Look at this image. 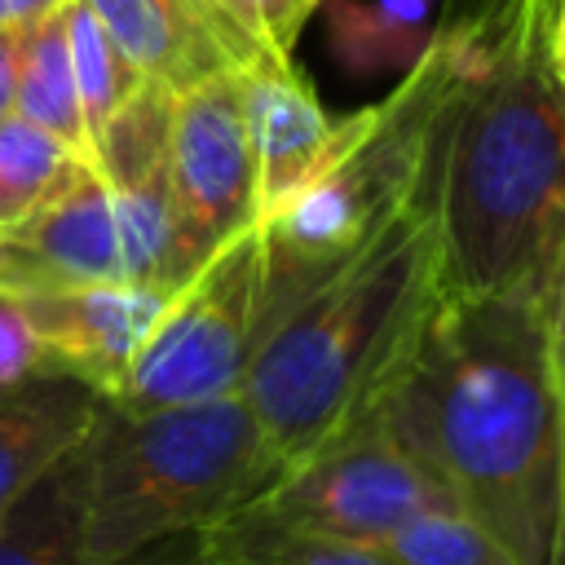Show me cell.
Returning <instances> with one entry per match:
<instances>
[{
	"label": "cell",
	"instance_id": "obj_17",
	"mask_svg": "<svg viewBox=\"0 0 565 565\" xmlns=\"http://www.w3.org/2000/svg\"><path fill=\"white\" fill-rule=\"evenodd\" d=\"M172 124V93L159 84H141L97 132L88 168L110 185H146L163 172Z\"/></svg>",
	"mask_w": 565,
	"mask_h": 565
},
{
	"label": "cell",
	"instance_id": "obj_15",
	"mask_svg": "<svg viewBox=\"0 0 565 565\" xmlns=\"http://www.w3.org/2000/svg\"><path fill=\"white\" fill-rule=\"evenodd\" d=\"M26 124L62 141L75 159L88 163V128L79 115L75 71H71V44H66V18H40L35 26H22L18 49V106Z\"/></svg>",
	"mask_w": 565,
	"mask_h": 565
},
{
	"label": "cell",
	"instance_id": "obj_5",
	"mask_svg": "<svg viewBox=\"0 0 565 565\" xmlns=\"http://www.w3.org/2000/svg\"><path fill=\"white\" fill-rule=\"evenodd\" d=\"M274 477L278 459L243 393L159 411L106 402L84 437L88 565L194 543Z\"/></svg>",
	"mask_w": 565,
	"mask_h": 565
},
{
	"label": "cell",
	"instance_id": "obj_13",
	"mask_svg": "<svg viewBox=\"0 0 565 565\" xmlns=\"http://www.w3.org/2000/svg\"><path fill=\"white\" fill-rule=\"evenodd\" d=\"M124 62L172 97L221 71H238L243 57L199 0H84Z\"/></svg>",
	"mask_w": 565,
	"mask_h": 565
},
{
	"label": "cell",
	"instance_id": "obj_11",
	"mask_svg": "<svg viewBox=\"0 0 565 565\" xmlns=\"http://www.w3.org/2000/svg\"><path fill=\"white\" fill-rule=\"evenodd\" d=\"M238 84L256 163V216L269 221L291 203V194L327 154L335 115H327V106L318 102L313 84L296 62L256 57L238 66Z\"/></svg>",
	"mask_w": 565,
	"mask_h": 565
},
{
	"label": "cell",
	"instance_id": "obj_12",
	"mask_svg": "<svg viewBox=\"0 0 565 565\" xmlns=\"http://www.w3.org/2000/svg\"><path fill=\"white\" fill-rule=\"evenodd\" d=\"M106 402L93 384L57 371L0 384V512L93 433Z\"/></svg>",
	"mask_w": 565,
	"mask_h": 565
},
{
	"label": "cell",
	"instance_id": "obj_18",
	"mask_svg": "<svg viewBox=\"0 0 565 565\" xmlns=\"http://www.w3.org/2000/svg\"><path fill=\"white\" fill-rule=\"evenodd\" d=\"M66 18V44H71V71H75V93H79V115L88 128V159H93V141L97 132L110 124V115L146 84L124 53L115 49V40L102 31L97 13L84 0H71L62 9Z\"/></svg>",
	"mask_w": 565,
	"mask_h": 565
},
{
	"label": "cell",
	"instance_id": "obj_7",
	"mask_svg": "<svg viewBox=\"0 0 565 565\" xmlns=\"http://www.w3.org/2000/svg\"><path fill=\"white\" fill-rule=\"evenodd\" d=\"M203 260L177 221L163 172L124 190L79 168L35 221L0 238V296L35 300L93 287L177 291Z\"/></svg>",
	"mask_w": 565,
	"mask_h": 565
},
{
	"label": "cell",
	"instance_id": "obj_10",
	"mask_svg": "<svg viewBox=\"0 0 565 565\" xmlns=\"http://www.w3.org/2000/svg\"><path fill=\"white\" fill-rule=\"evenodd\" d=\"M163 296L168 291L93 287V291H62V296H35L13 305L31 331L40 371L75 375L93 384L102 397H115L124 388V375Z\"/></svg>",
	"mask_w": 565,
	"mask_h": 565
},
{
	"label": "cell",
	"instance_id": "obj_16",
	"mask_svg": "<svg viewBox=\"0 0 565 565\" xmlns=\"http://www.w3.org/2000/svg\"><path fill=\"white\" fill-rule=\"evenodd\" d=\"M79 168L88 163L75 159L62 141L40 132L22 115H9L0 124V238L35 221L75 181Z\"/></svg>",
	"mask_w": 565,
	"mask_h": 565
},
{
	"label": "cell",
	"instance_id": "obj_3",
	"mask_svg": "<svg viewBox=\"0 0 565 565\" xmlns=\"http://www.w3.org/2000/svg\"><path fill=\"white\" fill-rule=\"evenodd\" d=\"M441 300V230L428 199L269 327L243 397L278 472L388 411Z\"/></svg>",
	"mask_w": 565,
	"mask_h": 565
},
{
	"label": "cell",
	"instance_id": "obj_22",
	"mask_svg": "<svg viewBox=\"0 0 565 565\" xmlns=\"http://www.w3.org/2000/svg\"><path fill=\"white\" fill-rule=\"evenodd\" d=\"M539 322H543V353H547V375H552V397L561 415V455H565V238L539 282Z\"/></svg>",
	"mask_w": 565,
	"mask_h": 565
},
{
	"label": "cell",
	"instance_id": "obj_4",
	"mask_svg": "<svg viewBox=\"0 0 565 565\" xmlns=\"http://www.w3.org/2000/svg\"><path fill=\"white\" fill-rule=\"evenodd\" d=\"M463 75L468 22L459 18L424 40L388 97L335 115L331 146L309 181L260 221L269 234V327L411 207L437 199L446 119Z\"/></svg>",
	"mask_w": 565,
	"mask_h": 565
},
{
	"label": "cell",
	"instance_id": "obj_25",
	"mask_svg": "<svg viewBox=\"0 0 565 565\" xmlns=\"http://www.w3.org/2000/svg\"><path fill=\"white\" fill-rule=\"evenodd\" d=\"M71 0H0V31H22L35 26L40 18L62 13Z\"/></svg>",
	"mask_w": 565,
	"mask_h": 565
},
{
	"label": "cell",
	"instance_id": "obj_23",
	"mask_svg": "<svg viewBox=\"0 0 565 565\" xmlns=\"http://www.w3.org/2000/svg\"><path fill=\"white\" fill-rule=\"evenodd\" d=\"M26 371H40L35 366V344H31V331L18 313L13 300L0 296V384L26 375Z\"/></svg>",
	"mask_w": 565,
	"mask_h": 565
},
{
	"label": "cell",
	"instance_id": "obj_27",
	"mask_svg": "<svg viewBox=\"0 0 565 565\" xmlns=\"http://www.w3.org/2000/svg\"><path fill=\"white\" fill-rule=\"evenodd\" d=\"M561 552H565V503H561ZM561 552H556V561H561Z\"/></svg>",
	"mask_w": 565,
	"mask_h": 565
},
{
	"label": "cell",
	"instance_id": "obj_14",
	"mask_svg": "<svg viewBox=\"0 0 565 565\" xmlns=\"http://www.w3.org/2000/svg\"><path fill=\"white\" fill-rule=\"evenodd\" d=\"M0 565H88L84 441L0 512Z\"/></svg>",
	"mask_w": 565,
	"mask_h": 565
},
{
	"label": "cell",
	"instance_id": "obj_1",
	"mask_svg": "<svg viewBox=\"0 0 565 565\" xmlns=\"http://www.w3.org/2000/svg\"><path fill=\"white\" fill-rule=\"evenodd\" d=\"M388 419L512 565H556L565 455L530 291H446Z\"/></svg>",
	"mask_w": 565,
	"mask_h": 565
},
{
	"label": "cell",
	"instance_id": "obj_19",
	"mask_svg": "<svg viewBox=\"0 0 565 565\" xmlns=\"http://www.w3.org/2000/svg\"><path fill=\"white\" fill-rule=\"evenodd\" d=\"M371 547L397 565H512V556L459 508H428Z\"/></svg>",
	"mask_w": 565,
	"mask_h": 565
},
{
	"label": "cell",
	"instance_id": "obj_26",
	"mask_svg": "<svg viewBox=\"0 0 565 565\" xmlns=\"http://www.w3.org/2000/svg\"><path fill=\"white\" fill-rule=\"evenodd\" d=\"M556 62H561V75H565V0L556 4Z\"/></svg>",
	"mask_w": 565,
	"mask_h": 565
},
{
	"label": "cell",
	"instance_id": "obj_8",
	"mask_svg": "<svg viewBox=\"0 0 565 565\" xmlns=\"http://www.w3.org/2000/svg\"><path fill=\"white\" fill-rule=\"evenodd\" d=\"M269 318V234L256 221L163 296L110 402L119 411H159L243 393Z\"/></svg>",
	"mask_w": 565,
	"mask_h": 565
},
{
	"label": "cell",
	"instance_id": "obj_21",
	"mask_svg": "<svg viewBox=\"0 0 565 565\" xmlns=\"http://www.w3.org/2000/svg\"><path fill=\"white\" fill-rule=\"evenodd\" d=\"M230 565H397L366 543H335V539H265L243 547Z\"/></svg>",
	"mask_w": 565,
	"mask_h": 565
},
{
	"label": "cell",
	"instance_id": "obj_2",
	"mask_svg": "<svg viewBox=\"0 0 565 565\" xmlns=\"http://www.w3.org/2000/svg\"><path fill=\"white\" fill-rule=\"evenodd\" d=\"M561 0H486L468 22V75L455 93L437 230L446 291H530L565 238V75Z\"/></svg>",
	"mask_w": 565,
	"mask_h": 565
},
{
	"label": "cell",
	"instance_id": "obj_20",
	"mask_svg": "<svg viewBox=\"0 0 565 565\" xmlns=\"http://www.w3.org/2000/svg\"><path fill=\"white\" fill-rule=\"evenodd\" d=\"M199 4L212 13V22L225 31V40L238 49L247 66L256 57L296 62L291 49L322 0H199Z\"/></svg>",
	"mask_w": 565,
	"mask_h": 565
},
{
	"label": "cell",
	"instance_id": "obj_6",
	"mask_svg": "<svg viewBox=\"0 0 565 565\" xmlns=\"http://www.w3.org/2000/svg\"><path fill=\"white\" fill-rule=\"evenodd\" d=\"M455 508L428 463L393 428L388 411L358 433L282 468L256 499L190 543V565H230L265 539L380 543L402 521Z\"/></svg>",
	"mask_w": 565,
	"mask_h": 565
},
{
	"label": "cell",
	"instance_id": "obj_28",
	"mask_svg": "<svg viewBox=\"0 0 565 565\" xmlns=\"http://www.w3.org/2000/svg\"><path fill=\"white\" fill-rule=\"evenodd\" d=\"M556 565H565V552H561V561H556Z\"/></svg>",
	"mask_w": 565,
	"mask_h": 565
},
{
	"label": "cell",
	"instance_id": "obj_24",
	"mask_svg": "<svg viewBox=\"0 0 565 565\" xmlns=\"http://www.w3.org/2000/svg\"><path fill=\"white\" fill-rule=\"evenodd\" d=\"M18 49H22V31H0V124L18 106Z\"/></svg>",
	"mask_w": 565,
	"mask_h": 565
},
{
	"label": "cell",
	"instance_id": "obj_9",
	"mask_svg": "<svg viewBox=\"0 0 565 565\" xmlns=\"http://www.w3.org/2000/svg\"><path fill=\"white\" fill-rule=\"evenodd\" d=\"M163 181L199 256H212L225 238L260 221L238 71H221L172 97Z\"/></svg>",
	"mask_w": 565,
	"mask_h": 565
}]
</instances>
